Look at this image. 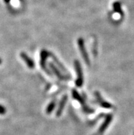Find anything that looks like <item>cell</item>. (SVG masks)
<instances>
[{
  "instance_id": "obj_1",
  "label": "cell",
  "mask_w": 134,
  "mask_h": 135,
  "mask_svg": "<svg viewBox=\"0 0 134 135\" xmlns=\"http://www.w3.org/2000/svg\"><path fill=\"white\" fill-rule=\"evenodd\" d=\"M75 68L77 74V79L75 80V85L77 87H82L83 84V74L82 66L78 60H75Z\"/></svg>"
},
{
  "instance_id": "obj_2",
  "label": "cell",
  "mask_w": 134,
  "mask_h": 135,
  "mask_svg": "<svg viewBox=\"0 0 134 135\" xmlns=\"http://www.w3.org/2000/svg\"><path fill=\"white\" fill-rule=\"evenodd\" d=\"M72 95H73V98L77 100V101H78L80 103V104L82 106V108H83V111L85 112L86 113H93L95 110H94L92 108H89L88 106H87L86 104V102L84 101V99L83 98H82V97L81 96V95L77 91L75 90V89H73L72 90Z\"/></svg>"
},
{
  "instance_id": "obj_3",
  "label": "cell",
  "mask_w": 134,
  "mask_h": 135,
  "mask_svg": "<svg viewBox=\"0 0 134 135\" xmlns=\"http://www.w3.org/2000/svg\"><path fill=\"white\" fill-rule=\"evenodd\" d=\"M77 43H78V46L79 48H80V51L81 52L82 58H83V60H84V61H85V62L87 65H90V58H89L88 54L86 50L84 41H83V38H80L78 41H77Z\"/></svg>"
},
{
  "instance_id": "obj_4",
  "label": "cell",
  "mask_w": 134,
  "mask_h": 135,
  "mask_svg": "<svg viewBox=\"0 0 134 135\" xmlns=\"http://www.w3.org/2000/svg\"><path fill=\"white\" fill-rule=\"evenodd\" d=\"M50 56V53L48 52L47 50H43V51L41 52V66L42 67L43 70L48 74V75H51V72L49 71V70L46 67V61H47V59L48 56Z\"/></svg>"
},
{
  "instance_id": "obj_5",
  "label": "cell",
  "mask_w": 134,
  "mask_h": 135,
  "mask_svg": "<svg viewBox=\"0 0 134 135\" xmlns=\"http://www.w3.org/2000/svg\"><path fill=\"white\" fill-rule=\"evenodd\" d=\"M95 95L96 98H97L98 104L100 105L101 106H102L103 108H107V109H110V108H112V105L110 103L108 102L107 101H105V100H104V99H103V98H102L101 95L100 93H98V91H96V92L95 93Z\"/></svg>"
},
{
  "instance_id": "obj_6",
  "label": "cell",
  "mask_w": 134,
  "mask_h": 135,
  "mask_svg": "<svg viewBox=\"0 0 134 135\" xmlns=\"http://www.w3.org/2000/svg\"><path fill=\"white\" fill-rule=\"evenodd\" d=\"M49 68L51 69V70L52 71V72L55 75L57 76L58 78H59V80H68L69 79V77H67V76H64V75L61 74V72L59 71V70L58 69L57 67H56V65H54L52 62H50L49 63Z\"/></svg>"
},
{
  "instance_id": "obj_7",
  "label": "cell",
  "mask_w": 134,
  "mask_h": 135,
  "mask_svg": "<svg viewBox=\"0 0 134 135\" xmlns=\"http://www.w3.org/2000/svg\"><path fill=\"white\" fill-rule=\"evenodd\" d=\"M67 99H68V96L66 95H64L62 98L61 100L59 102V106H58V108L56 111V116L57 117H60L62 115V113L63 112V110L64 108L65 104H66V102H67Z\"/></svg>"
},
{
  "instance_id": "obj_8",
  "label": "cell",
  "mask_w": 134,
  "mask_h": 135,
  "mask_svg": "<svg viewBox=\"0 0 134 135\" xmlns=\"http://www.w3.org/2000/svg\"><path fill=\"white\" fill-rule=\"evenodd\" d=\"M20 56L21 57V58L24 60V62H26L27 67H29V69L34 68V67H35V63H34V60L30 57L28 56L26 54V53H25V52H21Z\"/></svg>"
},
{
  "instance_id": "obj_9",
  "label": "cell",
  "mask_w": 134,
  "mask_h": 135,
  "mask_svg": "<svg viewBox=\"0 0 134 135\" xmlns=\"http://www.w3.org/2000/svg\"><path fill=\"white\" fill-rule=\"evenodd\" d=\"M112 118H113V116H112V114H109L106 116L105 119V121L103 123H102L101 126L100 127V128H99V132L100 133H102V132H103L105 130V129L107 128V127H108L109 124L111 123L112 122Z\"/></svg>"
},
{
  "instance_id": "obj_10",
  "label": "cell",
  "mask_w": 134,
  "mask_h": 135,
  "mask_svg": "<svg viewBox=\"0 0 134 135\" xmlns=\"http://www.w3.org/2000/svg\"><path fill=\"white\" fill-rule=\"evenodd\" d=\"M56 101H53L51 102H50L49 104V105L47 107V109H46V113L47 114H50L53 112V110H54L55 107H56Z\"/></svg>"
},
{
  "instance_id": "obj_11",
  "label": "cell",
  "mask_w": 134,
  "mask_h": 135,
  "mask_svg": "<svg viewBox=\"0 0 134 135\" xmlns=\"http://www.w3.org/2000/svg\"><path fill=\"white\" fill-rule=\"evenodd\" d=\"M113 8H114V10L116 12H117V13L120 14V15H122L121 5L118 2H114V4H113Z\"/></svg>"
},
{
  "instance_id": "obj_12",
  "label": "cell",
  "mask_w": 134,
  "mask_h": 135,
  "mask_svg": "<svg viewBox=\"0 0 134 135\" xmlns=\"http://www.w3.org/2000/svg\"><path fill=\"white\" fill-rule=\"evenodd\" d=\"M50 56H51L53 58V60H55V62H56V64H57V65H59V67L62 69V70L66 72V73H67V71H66V69H65V68H64V66H63V65H62V64L61 62H59V60H58V58H56V57L55 56H53V55L52 54H51V53H50Z\"/></svg>"
},
{
  "instance_id": "obj_13",
  "label": "cell",
  "mask_w": 134,
  "mask_h": 135,
  "mask_svg": "<svg viewBox=\"0 0 134 135\" xmlns=\"http://www.w3.org/2000/svg\"><path fill=\"white\" fill-rule=\"evenodd\" d=\"M6 113V110L2 105H0V115H4Z\"/></svg>"
},
{
  "instance_id": "obj_14",
  "label": "cell",
  "mask_w": 134,
  "mask_h": 135,
  "mask_svg": "<svg viewBox=\"0 0 134 135\" xmlns=\"http://www.w3.org/2000/svg\"><path fill=\"white\" fill-rule=\"evenodd\" d=\"M10 1V0H4V2H5L6 3H8Z\"/></svg>"
},
{
  "instance_id": "obj_15",
  "label": "cell",
  "mask_w": 134,
  "mask_h": 135,
  "mask_svg": "<svg viewBox=\"0 0 134 135\" xmlns=\"http://www.w3.org/2000/svg\"><path fill=\"white\" fill-rule=\"evenodd\" d=\"M2 60H1V59H0V64H1V63H2Z\"/></svg>"
}]
</instances>
